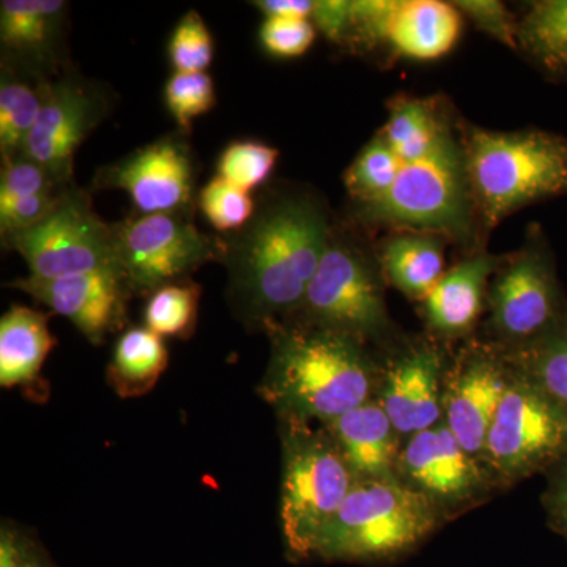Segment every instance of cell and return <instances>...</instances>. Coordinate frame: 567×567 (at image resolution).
Returning a JSON list of instances; mask_svg holds the SVG:
<instances>
[{
    "instance_id": "6da1fadb",
    "label": "cell",
    "mask_w": 567,
    "mask_h": 567,
    "mask_svg": "<svg viewBox=\"0 0 567 567\" xmlns=\"http://www.w3.org/2000/svg\"><path fill=\"white\" fill-rule=\"evenodd\" d=\"M320 197L271 194L251 221L226 240L230 297L246 323L265 328L292 319L303 303L333 229Z\"/></svg>"
},
{
    "instance_id": "7a4b0ae2",
    "label": "cell",
    "mask_w": 567,
    "mask_h": 567,
    "mask_svg": "<svg viewBox=\"0 0 567 567\" xmlns=\"http://www.w3.org/2000/svg\"><path fill=\"white\" fill-rule=\"evenodd\" d=\"M265 333L271 350L259 394L279 420L327 424L375 401L382 360L371 347L292 319Z\"/></svg>"
},
{
    "instance_id": "3957f363",
    "label": "cell",
    "mask_w": 567,
    "mask_h": 567,
    "mask_svg": "<svg viewBox=\"0 0 567 567\" xmlns=\"http://www.w3.org/2000/svg\"><path fill=\"white\" fill-rule=\"evenodd\" d=\"M465 169L480 226L488 235L528 205L567 196V137L529 128L494 132L462 122Z\"/></svg>"
},
{
    "instance_id": "277c9868",
    "label": "cell",
    "mask_w": 567,
    "mask_h": 567,
    "mask_svg": "<svg viewBox=\"0 0 567 567\" xmlns=\"http://www.w3.org/2000/svg\"><path fill=\"white\" fill-rule=\"evenodd\" d=\"M352 221L364 230L440 234L465 254L486 249L466 177L462 121L427 155L401 159L390 192L375 203L353 208Z\"/></svg>"
},
{
    "instance_id": "5b68a950",
    "label": "cell",
    "mask_w": 567,
    "mask_h": 567,
    "mask_svg": "<svg viewBox=\"0 0 567 567\" xmlns=\"http://www.w3.org/2000/svg\"><path fill=\"white\" fill-rule=\"evenodd\" d=\"M363 227L333 224L327 249L292 320L390 352L404 341L388 311L386 279Z\"/></svg>"
},
{
    "instance_id": "8992f818",
    "label": "cell",
    "mask_w": 567,
    "mask_h": 567,
    "mask_svg": "<svg viewBox=\"0 0 567 567\" xmlns=\"http://www.w3.org/2000/svg\"><path fill=\"white\" fill-rule=\"evenodd\" d=\"M443 524L434 506L398 477L357 480L317 540L312 559L363 565L394 561L420 547Z\"/></svg>"
},
{
    "instance_id": "52a82bcc",
    "label": "cell",
    "mask_w": 567,
    "mask_h": 567,
    "mask_svg": "<svg viewBox=\"0 0 567 567\" xmlns=\"http://www.w3.org/2000/svg\"><path fill=\"white\" fill-rule=\"evenodd\" d=\"M282 443L281 528L287 557L312 559L357 476L322 424L279 420Z\"/></svg>"
},
{
    "instance_id": "ba28073f",
    "label": "cell",
    "mask_w": 567,
    "mask_h": 567,
    "mask_svg": "<svg viewBox=\"0 0 567 567\" xmlns=\"http://www.w3.org/2000/svg\"><path fill=\"white\" fill-rule=\"evenodd\" d=\"M487 319L477 338L509 354L550 333L567 316V297L546 233L532 224L517 251L505 254L487 290Z\"/></svg>"
},
{
    "instance_id": "9c48e42d",
    "label": "cell",
    "mask_w": 567,
    "mask_h": 567,
    "mask_svg": "<svg viewBox=\"0 0 567 567\" xmlns=\"http://www.w3.org/2000/svg\"><path fill=\"white\" fill-rule=\"evenodd\" d=\"M566 461V410L511 365L484 450L483 462L495 487L513 486Z\"/></svg>"
},
{
    "instance_id": "30bf717a",
    "label": "cell",
    "mask_w": 567,
    "mask_h": 567,
    "mask_svg": "<svg viewBox=\"0 0 567 567\" xmlns=\"http://www.w3.org/2000/svg\"><path fill=\"white\" fill-rule=\"evenodd\" d=\"M114 229L115 262L134 295L151 297L166 284L226 256V240L200 233L192 212L134 215Z\"/></svg>"
},
{
    "instance_id": "8fae6325",
    "label": "cell",
    "mask_w": 567,
    "mask_h": 567,
    "mask_svg": "<svg viewBox=\"0 0 567 567\" xmlns=\"http://www.w3.org/2000/svg\"><path fill=\"white\" fill-rule=\"evenodd\" d=\"M3 240L25 260L33 278L58 279L117 267L112 224L96 215L89 194L74 185L62 193L47 218Z\"/></svg>"
},
{
    "instance_id": "7c38bea8",
    "label": "cell",
    "mask_w": 567,
    "mask_h": 567,
    "mask_svg": "<svg viewBox=\"0 0 567 567\" xmlns=\"http://www.w3.org/2000/svg\"><path fill=\"white\" fill-rule=\"evenodd\" d=\"M395 477L445 522L486 502L496 488L486 465L466 453L443 421L404 440Z\"/></svg>"
},
{
    "instance_id": "4fadbf2b",
    "label": "cell",
    "mask_w": 567,
    "mask_h": 567,
    "mask_svg": "<svg viewBox=\"0 0 567 567\" xmlns=\"http://www.w3.org/2000/svg\"><path fill=\"white\" fill-rule=\"evenodd\" d=\"M432 336L404 339L385 353L375 401L406 440L443 421V395L451 358Z\"/></svg>"
},
{
    "instance_id": "5bb4252c",
    "label": "cell",
    "mask_w": 567,
    "mask_h": 567,
    "mask_svg": "<svg viewBox=\"0 0 567 567\" xmlns=\"http://www.w3.org/2000/svg\"><path fill=\"white\" fill-rule=\"evenodd\" d=\"M509 379L511 364L505 354L477 336L466 339L451 358L443 395V423L466 453L480 462Z\"/></svg>"
},
{
    "instance_id": "9a60e30c",
    "label": "cell",
    "mask_w": 567,
    "mask_h": 567,
    "mask_svg": "<svg viewBox=\"0 0 567 567\" xmlns=\"http://www.w3.org/2000/svg\"><path fill=\"white\" fill-rule=\"evenodd\" d=\"M106 114L104 93L66 70L50 82L39 121L22 155L39 163L59 185H73L74 155Z\"/></svg>"
},
{
    "instance_id": "2e32d148",
    "label": "cell",
    "mask_w": 567,
    "mask_h": 567,
    "mask_svg": "<svg viewBox=\"0 0 567 567\" xmlns=\"http://www.w3.org/2000/svg\"><path fill=\"white\" fill-rule=\"evenodd\" d=\"M96 188L122 189L137 215L192 212L194 163L188 144L164 136L100 171Z\"/></svg>"
},
{
    "instance_id": "e0dca14e",
    "label": "cell",
    "mask_w": 567,
    "mask_h": 567,
    "mask_svg": "<svg viewBox=\"0 0 567 567\" xmlns=\"http://www.w3.org/2000/svg\"><path fill=\"white\" fill-rule=\"evenodd\" d=\"M11 287L31 295L55 315L66 317L92 344L121 330L126 303L132 297L128 282L117 267L58 279H17Z\"/></svg>"
},
{
    "instance_id": "ac0fdd59",
    "label": "cell",
    "mask_w": 567,
    "mask_h": 567,
    "mask_svg": "<svg viewBox=\"0 0 567 567\" xmlns=\"http://www.w3.org/2000/svg\"><path fill=\"white\" fill-rule=\"evenodd\" d=\"M66 13L69 3L62 0H3L2 66L40 81L65 73Z\"/></svg>"
},
{
    "instance_id": "d6986e66",
    "label": "cell",
    "mask_w": 567,
    "mask_h": 567,
    "mask_svg": "<svg viewBox=\"0 0 567 567\" xmlns=\"http://www.w3.org/2000/svg\"><path fill=\"white\" fill-rule=\"evenodd\" d=\"M503 256L477 249L445 271L421 301L429 336L446 346L473 338L486 312L488 284Z\"/></svg>"
},
{
    "instance_id": "ffe728a7",
    "label": "cell",
    "mask_w": 567,
    "mask_h": 567,
    "mask_svg": "<svg viewBox=\"0 0 567 567\" xmlns=\"http://www.w3.org/2000/svg\"><path fill=\"white\" fill-rule=\"evenodd\" d=\"M322 425L333 436L357 480L395 477L404 439L379 402H368Z\"/></svg>"
},
{
    "instance_id": "44dd1931",
    "label": "cell",
    "mask_w": 567,
    "mask_h": 567,
    "mask_svg": "<svg viewBox=\"0 0 567 567\" xmlns=\"http://www.w3.org/2000/svg\"><path fill=\"white\" fill-rule=\"evenodd\" d=\"M461 11L453 2L399 0L388 32V50L395 58L435 61L456 47Z\"/></svg>"
},
{
    "instance_id": "7402d4cb",
    "label": "cell",
    "mask_w": 567,
    "mask_h": 567,
    "mask_svg": "<svg viewBox=\"0 0 567 567\" xmlns=\"http://www.w3.org/2000/svg\"><path fill=\"white\" fill-rule=\"evenodd\" d=\"M446 237L423 230H391L375 246L386 282L406 298L423 301L445 275Z\"/></svg>"
},
{
    "instance_id": "603a6c76",
    "label": "cell",
    "mask_w": 567,
    "mask_h": 567,
    "mask_svg": "<svg viewBox=\"0 0 567 567\" xmlns=\"http://www.w3.org/2000/svg\"><path fill=\"white\" fill-rule=\"evenodd\" d=\"M58 344L48 316L28 306H11L0 319V385L43 391L41 368Z\"/></svg>"
},
{
    "instance_id": "cb8c5ba5",
    "label": "cell",
    "mask_w": 567,
    "mask_h": 567,
    "mask_svg": "<svg viewBox=\"0 0 567 567\" xmlns=\"http://www.w3.org/2000/svg\"><path fill=\"white\" fill-rule=\"evenodd\" d=\"M517 51L554 80H567V0L532 2L517 21Z\"/></svg>"
},
{
    "instance_id": "d4e9b609",
    "label": "cell",
    "mask_w": 567,
    "mask_h": 567,
    "mask_svg": "<svg viewBox=\"0 0 567 567\" xmlns=\"http://www.w3.org/2000/svg\"><path fill=\"white\" fill-rule=\"evenodd\" d=\"M167 349L163 338L147 327H134L114 347L107 380L122 398L147 393L166 369Z\"/></svg>"
},
{
    "instance_id": "484cf974",
    "label": "cell",
    "mask_w": 567,
    "mask_h": 567,
    "mask_svg": "<svg viewBox=\"0 0 567 567\" xmlns=\"http://www.w3.org/2000/svg\"><path fill=\"white\" fill-rule=\"evenodd\" d=\"M51 81H40L2 66L0 80V153L2 159L24 152L33 126L39 121Z\"/></svg>"
},
{
    "instance_id": "4316f807",
    "label": "cell",
    "mask_w": 567,
    "mask_h": 567,
    "mask_svg": "<svg viewBox=\"0 0 567 567\" xmlns=\"http://www.w3.org/2000/svg\"><path fill=\"white\" fill-rule=\"evenodd\" d=\"M505 357L514 371L567 412V316L535 344Z\"/></svg>"
},
{
    "instance_id": "83f0119b",
    "label": "cell",
    "mask_w": 567,
    "mask_h": 567,
    "mask_svg": "<svg viewBox=\"0 0 567 567\" xmlns=\"http://www.w3.org/2000/svg\"><path fill=\"white\" fill-rule=\"evenodd\" d=\"M401 169V159L379 132L358 153L346 171L344 185L353 208L375 203L390 192Z\"/></svg>"
},
{
    "instance_id": "f1b7e54d",
    "label": "cell",
    "mask_w": 567,
    "mask_h": 567,
    "mask_svg": "<svg viewBox=\"0 0 567 567\" xmlns=\"http://www.w3.org/2000/svg\"><path fill=\"white\" fill-rule=\"evenodd\" d=\"M200 287L196 282L166 284L148 297L145 327L159 338H188L196 328Z\"/></svg>"
},
{
    "instance_id": "f546056e",
    "label": "cell",
    "mask_w": 567,
    "mask_h": 567,
    "mask_svg": "<svg viewBox=\"0 0 567 567\" xmlns=\"http://www.w3.org/2000/svg\"><path fill=\"white\" fill-rule=\"evenodd\" d=\"M278 156L275 147L262 142H233L219 156L218 177L249 193L268 181Z\"/></svg>"
},
{
    "instance_id": "4dcf8cb0",
    "label": "cell",
    "mask_w": 567,
    "mask_h": 567,
    "mask_svg": "<svg viewBox=\"0 0 567 567\" xmlns=\"http://www.w3.org/2000/svg\"><path fill=\"white\" fill-rule=\"evenodd\" d=\"M197 205L218 233H238L254 216L251 194L216 175L200 189Z\"/></svg>"
},
{
    "instance_id": "1f68e13d",
    "label": "cell",
    "mask_w": 567,
    "mask_h": 567,
    "mask_svg": "<svg viewBox=\"0 0 567 567\" xmlns=\"http://www.w3.org/2000/svg\"><path fill=\"white\" fill-rule=\"evenodd\" d=\"M164 100L181 133L188 134L194 118L215 106V84L207 73H174L166 82Z\"/></svg>"
},
{
    "instance_id": "d6a6232c",
    "label": "cell",
    "mask_w": 567,
    "mask_h": 567,
    "mask_svg": "<svg viewBox=\"0 0 567 567\" xmlns=\"http://www.w3.org/2000/svg\"><path fill=\"white\" fill-rule=\"evenodd\" d=\"M399 0H357L350 7V22L341 47L352 52L388 48V32Z\"/></svg>"
},
{
    "instance_id": "836d02e7",
    "label": "cell",
    "mask_w": 567,
    "mask_h": 567,
    "mask_svg": "<svg viewBox=\"0 0 567 567\" xmlns=\"http://www.w3.org/2000/svg\"><path fill=\"white\" fill-rule=\"evenodd\" d=\"M213 39L197 11H188L175 25L169 41V61L175 73H205L213 61Z\"/></svg>"
},
{
    "instance_id": "e575fe53",
    "label": "cell",
    "mask_w": 567,
    "mask_h": 567,
    "mask_svg": "<svg viewBox=\"0 0 567 567\" xmlns=\"http://www.w3.org/2000/svg\"><path fill=\"white\" fill-rule=\"evenodd\" d=\"M69 186L59 185L47 169L28 156L2 159L0 174V200L21 199L39 194L61 192Z\"/></svg>"
},
{
    "instance_id": "d590c367",
    "label": "cell",
    "mask_w": 567,
    "mask_h": 567,
    "mask_svg": "<svg viewBox=\"0 0 567 567\" xmlns=\"http://www.w3.org/2000/svg\"><path fill=\"white\" fill-rule=\"evenodd\" d=\"M316 32L311 20L265 18L259 37L268 54L279 59H295L303 55L315 44Z\"/></svg>"
},
{
    "instance_id": "8d00e7d4",
    "label": "cell",
    "mask_w": 567,
    "mask_h": 567,
    "mask_svg": "<svg viewBox=\"0 0 567 567\" xmlns=\"http://www.w3.org/2000/svg\"><path fill=\"white\" fill-rule=\"evenodd\" d=\"M453 6L468 18L477 31L517 51V21L513 11L498 0H457Z\"/></svg>"
},
{
    "instance_id": "74e56055",
    "label": "cell",
    "mask_w": 567,
    "mask_h": 567,
    "mask_svg": "<svg viewBox=\"0 0 567 567\" xmlns=\"http://www.w3.org/2000/svg\"><path fill=\"white\" fill-rule=\"evenodd\" d=\"M0 567H58L47 547L29 529L13 522L0 527Z\"/></svg>"
},
{
    "instance_id": "f35d334b",
    "label": "cell",
    "mask_w": 567,
    "mask_h": 567,
    "mask_svg": "<svg viewBox=\"0 0 567 567\" xmlns=\"http://www.w3.org/2000/svg\"><path fill=\"white\" fill-rule=\"evenodd\" d=\"M65 189L39 194V196L21 197V199L0 200V233H2V237H11L22 230L31 229L41 219L47 218L48 213L55 207Z\"/></svg>"
},
{
    "instance_id": "ab89813d",
    "label": "cell",
    "mask_w": 567,
    "mask_h": 567,
    "mask_svg": "<svg viewBox=\"0 0 567 567\" xmlns=\"http://www.w3.org/2000/svg\"><path fill=\"white\" fill-rule=\"evenodd\" d=\"M547 488L543 503L547 511L548 527L565 537L567 543V461L548 470Z\"/></svg>"
},
{
    "instance_id": "60d3db41",
    "label": "cell",
    "mask_w": 567,
    "mask_h": 567,
    "mask_svg": "<svg viewBox=\"0 0 567 567\" xmlns=\"http://www.w3.org/2000/svg\"><path fill=\"white\" fill-rule=\"evenodd\" d=\"M352 2L346 0H319L315 2L311 21L328 40L342 44L350 22Z\"/></svg>"
},
{
    "instance_id": "b9f144b4",
    "label": "cell",
    "mask_w": 567,
    "mask_h": 567,
    "mask_svg": "<svg viewBox=\"0 0 567 567\" xmlns=\"http://www.w3.org/2000/svg\"><path fill=\"white\" fill-rule=\"evenodd\" d=\"M265 18H295V20H311L315 11L312 0H260L254 2Z\"/></svg>"
}]
</instances>
